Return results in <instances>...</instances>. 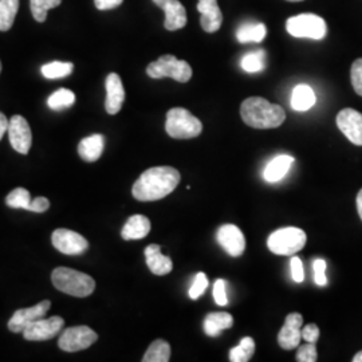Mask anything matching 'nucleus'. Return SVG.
Here are the masks:
<instances>
[{"label": "nucleus", "mask_w": 362, "mask_h": 362, "mask_svg": "<svg viewBox=\"0 0 362 362\" xmlns=\"http://www.w3.org/2000/svg\"><path fill=\"white\" fill-rule=\"evenodd\" d=\"M180 182V172L172 167L145 170L134 182L132 194L139 202H156L172 194Z\"/></svg>", "instance_id": "nucleus-1"}, {"label": "nucleus", "mask_w": 362, "mask_h": 362, "mask_svg": "<svg viewBox=\"0 0 362 362\" xmlns=\"http://www.w3.org/2000/svg\"><path fill=\"white\" fill-rule=\"evenodd\" d=\"M240 116L248 127L255 129H274L286 119L284 107L272 104L262 97H250L240 106Z\"/></svg>", "instance_id": "nucleus-2"}, {"label": "nucleus", "mask_w": 362, "mask_h": 362, "mask_svg": "<svg viewBox=\"0 0 362 362\" xmlns=\"http://www.w3.org/2000/svg\"><path fill=\"white\" fill-rule=\"evenodd\" d=\"M52 285L59 291L73 297H89L95 290V281L85 272L67 267H58L52 274Z\"/></svg>", "instance_id": "nucleus-3"}, {"label": "nucleus", "mask_w": 362, "mask_h": 362, "mask_svg": "<svg viewBox=\"0 0 362 362\" xmlns=\"http://www.w3.org/2000/svg\"><path fill=\"white\" fill-rule=\"evenodd\" d=\"M165 130L172 139L189 140L200 136L203 124L184 107H173L167 113Z\"/></svg>", "instance_id": "nucleus-4"}, {"label": "nucleus", "mask_w": 362, "mask_h": 362, "mask_svg": "<svg viewBox=\"0 0 362 362\" xmlns=\"http://www.w3.org/2000/svg\"><path fill=\"white\" fill-rule=\"evenodd\" d=\"M306 245V233L297 227L279 228L269 236L267 247L269 250L284 257H291L300 251Z\"/></svg>", "instance_id": "nucleus-5"}, {"label": "nucleus", "mask_w": 362, "mask_h": 362, "mask_svg": "<svg viewBox=\"0 0 362 362\" xmlns=\"http://www.w3.org/2000/svg\"><path fill=\"white\" fill-rule=\"evenodd\" d=\"M146 74L153 79L173 78L175 81L185 83L192 78V67L188 62L177 59L175 55H163L146 67Z\"/></svg>", "instance_id": "nucleus-6"}, {"label": "nucleus", "mask_w": 362, "mask_h": 362, "mask_svg": "<svg viewBox=\"0 0 362 362\" xmlns=\"http://www.w3.org/2000/svg\"><path fill=\"white\" fill-rule=\"evenodd\" d=\"M287 33L296 38H310L321 40L326 37L327 27L321 16L315 13H300L291 16L286 22Z\"/></svg>", "instance_id": "nucleus-7"}, {"label": "nucleus", "mask_w": 362, "mask_h": 362, "mask_svg": "<svg viewBox=\"0 0 362 362\" xmlns=\"http://www.w3.org/2000/svg\"><path fill=\"white\" fill-rule=\"evenodd\" d=\"M98 339V334L89 326H73L67 327L59 337L58 346L67 353H76L88 349Z\"/></svg>", "instance_id": "nucleus-8"}, {"label": "nucleus", "mask_w": 362, "mask_h": 362, "mask_svg": "<svg viewBox=\"0 0 362 362\" xmlns=\"http://www.w3.org/2000/svg\"><path fill=\"white\" fill-rule=\"evenodd\" d=\"M64 325V318L58 315L52 318H40L28 325L22 334L27 341H49L62 332Z\"/></svg>", "instance_id": "nucleus-9"}, {"label": "nucleus", "mask_w": 362, "mask_h": 362, "mask_svg": "<svg viewBox=\"0 0 362 362\" xmlns=\"http://www.w3.org/2000/svg\"><path fill=\"white\" fill-rule=\"evenodd\" d=\"M52 243L65 255H81L89 247L88 240L82 235L67 228L55 230L52 235Z\"/></svg>", "instance_id": "nucleus-10"}, {"label": "nucleus", "mask_w": 362, "mask_h": 362, "mask_svg": "<svg viewBox=\"0 0 362 362\" xmlns=\"http://www.w3.org/2000/svg\"><path fill=\"white\" fill-rule=\"evenodd\" d=\"M7 133L11 146L18 153L27 155L30 152L33 145V133L25 117L13 116L10 119Z\"/></svg>", "instance_id": "nucleus-11"}, {"label": "nucleus", "mask_w": 362, "mask_h": 362, "mask_svg": "<svg viewBox=\"0 0 362 362\" xmlns=\"http://www.w3.org/2000/svg\"><path fill=\"white\" fill-rule=\"evenodd\" d=\"M50 306H52V302L46 299V300L39 302L33 308L19 309L13 313L7 326L13 333H23V330L28 325L33 324L34 321L40 320V318H45L47 311L50 310Z\"/></svg>", "instance_id": "nucleus-12"}, {"label": "nucleus", "mask_w": 362, "mask_h": 362, "mask_svg": "<svg viewBox=\"0 0 362 362\" xmlns=\"http://www.w3.org/2000/svg\"><path fill=\"white\" fill-rule=\"evenodd\" d=\"M218 243L233 258L240 257L246 250V239L239 227L233 224L221 226L216 235Z\"/></svg>", "instance_id": "nucleus-13"}, {"label": "nucleus", "mask_w": 362, "mask_h": 362, "mask_svg": "<svg viewBox=\"0 0 362 362\" xmlns=\"http://www.w3.org/2000/svg\"><path fill=\"white\" fill-rule=\"evenodd\" d=\"M337 127L350 143L362 146V113L354 109H342L337 116Z\"/></svg>", "instance_id": "nucleus-14"}, {"label": "nucleus", "mask_w": 362, "mask_h": 362, "mask_svg": "<svg viewBox=\"0 0 362 362\" xmlns=\"http://www.w3.org/2000/svg\"><path fill=\"white\" fill-rule=\"evenodd\" d=\"M303 317L299 313H291L286 317L285 325L278 334V344L282 349L293 350L299 346L302 339Z\"/></svg>", "instance_id": "nucleus-15"}, {"label": "nucleus", "mask_w": 362, "mask_h": 362, "mask_svg": "<svg viewBox=\"0 0 362 362\" xmlns=\"http://www.w3.org/2000/svg\"><path fill=\"white\" fill-rule=\"evenodd\" d=\"M106 101L105 109L109 115H117L125 101V90L121 78L116 73H110L106 78Z\"/></svg>", "instance_id": "nucleus-16"}, {"label": "nucleus", "mask_w": 362, "mask_h": 362, "mask_svg": "<svg viewBox=\"0 0 362 362\" xmlns=\"http://www.w3.org/2000/svg\"><path fill=\"white\" fill-rule=\"evenodd\" d=\"M197 10L202 15L200 25L206 33H216L223 23V13L218 6V0H199Z\"/></svg>", "instance_id": "nucleus-17"}, {"label": "nucleus", "mask_w": 362, "mask_h": 362, "mask_svg": "<svg viewBox=\"0 0 362 362\" xmlns=\"http://www.w3.org/2000/svg\"><path fill=\"white\" fill-rule=\"evenodd\" d=\"M145 258L149 270L155 275H167L173 269L172 259L161 254V247L151 245L145 248Z\"/></svg>", "instance_id": "nucleus-18"}, {"label": "nucleus", "mask_w": 362, "mask_h": 362, "mask_svg": "<svg viewBox=\"0 0 362 362\" xmlns=\"http://www.w3.org/2000/svg\"><path fill=\"white\" fill-rule=\"evenodd\" d=\"M165 13L164 26L168 31L180 30L187 25V11L179 0H167L161 7Z\"/></svg>", "instance_id": "nucleus-19"}, {"label": "nucleus", "mask_w": 362, "mask_h": 362, "mask_svg": "<svg viewBox=\"0 0 362 362\" xmlns=\"http://www.w3.org/2000/svg\"><path fill=\"white\" fill-rule=\"evenodd\" d=\"M104 148V136L91 134L89 137H85L83 140H81V143L78 145V155L86 163H94L103 156Z\"/></svg>", "instance_id": "nucleus-20"}, {"label": "nucleus", "mask_w": 362, "mask_h": 362, "mask_svg": "<svg viewBox=\"0 0 362 362\" xmlns=\"http://www.w3.org/2000/svg\"><path fill=\"white\" fill-rule=\"evenodd\" d=\"M151 221L144 215L130 216L122 227L121 236L124 240H140L151 233Z\"/></svg>", "instance_id": "nucleus-21"}, {"label": "nucleus", "mask_w": 362, "mask_h": 362, "mask_svg": "<svg viewBox=\"0 0 362 362\" xmlns=\"http://www.w3.org/2000/svg\"><path fill=\"white\" fill-rule=\"evenodd\" d=\"M293 163H294V157L291 156L282 155L275 157L264 169V173H263L264 179L269 182H278L282 180L291 168Z\"/></svg>", "instance_id": "nucleus-22"}, {"label": "nucleus", "mask_w": 362, "mask_h": 362, "mask_svg": "<svg viewBox=\"0 0 362 362\" xmlns=\"http://www.w3.org/2000/svg\"><path fill=\"white\" fill-rule=\"evenodd\" d=\"M317 103L315 93L311 89L309 85L300 83L294 88L291 93V101L290 105L297 112H306L311 109Z\"/></svg>", "instance_id": "nucleus-23"}, {"label": "nucleus", "mask_w": 362, "mask_h": 362, "mask_svg": "<svg viewBox=\"0 0 362 362\" xmlns=\"http://www.w3.org/2000/svg\"><path fill=\"white\" fill-rule=\"evenodd\" d=\"M233 315L230 313H209L204 320V332L209 337L219 336L226 329H231Z\"/></svg>", "instance_id": "nucleus-24"}, {"label": "nucleus", "mask_w": 362, "mask_h": 362, "mask_svg": "<svg viewBox=\"0 0 362 362\" xmlns=\"http://www.w3.org/2000/svg\"><path fill=\"white\" fill-rule=\"evenodd\" d=\"M267 35V28L263 23H245L238 28L236 38L240 43L262 42Z\"/></svg>", "instance_id": "nucleus-25"}, {"label": "nucleus", "mask_w": 362, "mask_h": 362, "mask_svg": "<svg viewBox=\"0 0 362 362\" xmlns=\"http://www.w3.org/2000/svg\"><path fill=\"white\" fill-rule=\"evenodd\" d=\"M170 360V346L164 339H156L144 354L143 362H168Z\"/></svg>", "instance_id": "nucleus-26"}, {"label": "nucleus", "mask_w": 362, "mask_h": 362, "mask_svg": "<svg viewBox=\"0 0 362 362\" xmlns=\"http://www.w3.org/2000/svg\"><path fill=\"white\" fill-rule=\"evenodd\" d=\"M19 10V0H0V31H8Z\"/></svg>", "instance_id": "nucleus-27"}, {"label": "nucleus", "mask_w": 362, "mask_h": 362, "mask_svg": "<svg viewBox=\"0 0 362 362\" xmlns=\"http://www.w3.org/2000/svg\"><path fill=\"white\" fill-rule=\"evenodd\" d=\"M73 70H74V65L71 62L54 61L42 66L40 73L47 79H61V78L69 77L73 73Z\"/></svg>", "instance_id": "nucleus-28"}, {"label": "nucleus", "mask_w": 362, "mask_h": 362, "mask_svg": "<svg viewBox=\"0 0 362 362\" xmlns=\"http://www.w3.org/2000/svg\"><path fill=\"white\" fill-rule=\"evenodd\" d=\"M76 104V94L69 89H58L54 91L47 100V105L52 110H64Z\"/></svg>", "instance_id": "nucleus-29"}, {"label": "nucleus", "mask_w": 362, "mask_h": 362, "mask_svg": "<svg viewBox=\"0 0 362 362\" xmlns=\"http://www.w3.org/2000/svg\"><path fill=\"white\" fill-rule=\"evenodd\" d=\"M255 351V342L251 337H246L240 341L238 346H235L230 351V361L247 362L251 360L252 354Z\"/></svg>", "instance_id": "nucleus-30"}, {"label": "nucleus", "mask_w": 362, "mask_h": 362, "mask_svg": "<svg viewBox=\"0 0 362 362\" xmlns=\"http://www.w3.org/2000/svg\"><path fill=\"white\" fill-rule=\"evenodd\" d=\"M240 65L247 73H259L266 67V52L258 50V52H248L246 54Z\"/></svg>", "instance_id": "nucleus-31"}, {"label": "nucleus", "mask_w": 362, "mask_h": 362, "mask_svg": "<svg viewBox=\"0 0 362 362\" xmlns=\"http://www.w3.org/2000/svg\"><path fill=\"white\" fill-rule=\"evenodd\" d=\"M62 0H30V7L33 16L37 22H45L47 18L49 10L58 7Z\"/></svg>", "instance_id": "nucleus-32"}, {"label": "nucleus", "mask_w": 362, "mask_h": 362, "mask_svg": "<svg viewBox=\"0 0 362 362\" xmlns=\"http://www.w3.org/2000/svg\"><path fill=\"white\" fill-rule=\"evenodd\" d=\"M31 203V194L25 188H15L13 192H10L6 197V204L11 208H22L30 211Z\"/></svg>", "instance_id": "nucleus-33"}, {"label": "nucleus", "mask_w": 362, "mask_h": 362, "mask_svg": "<svg viewBox=\"0 0 362 362\" xmlns=\"http://www.w3.org/2000/svg\"><path fill=\"white\" fill-rule=\"evenodd\" d=\"M350 77H351L353 89L358 95L362 97V58L354 61V64L351 65Z\"/></svg>", "instance_id": "nucleus-34"}, {"label": "nucleus", "mask_w": 362, "mask_h": 362, "mask_svg": "<svg viewBox=\"0 0 362 362\" xmlns=\"http://www.w3.org/2000/svg\"><path fill=\"white\" fill-rule=\"evenodd\" d=\"M208 287V278L204 272H199L194 278V285L189 288L191 299H197Z\"/></svg>", "instance_id": "nucleus-35"}, {"label": "nucleus", "mask_w": 362, "mask_h": 362, "mask_svg": "<svg viewBox=\"0 0 362 362\" xmlns=\"http://www.w3.org/2000/svg\"><path fill=\"white\" fill-rule=\"evenodd\" d=\"M298 362H315L317 361V349L314 344H308L299 346L297 353Z\"/></svg>", "instance_id": "nucleus-36"}, {"label": "nucleus", "mask_w": 362, "mask_h": 362, "mask_svg": "<svg viewBox=\"0 0 362 362\" xmlns=\"http://www.w3.org/2000/svg\"><path fill=\"white\" fill-rule=\"evenodd\" d=\"M313 270H314V281L318 286H325L327 284L326 279V262L324 259H315L313 263Z\"/></svg>", "instance_id": "nucleus-37"}, {"label": "nucleus", "mask_w": 362, "mask_h": 362, "mask_svg": "<svg viewBox=\"0 0 362 362\" xmlns=\"http://www.w3.org/2000/svg\"><path fill=\"white\" fill-rule=\"evenodd\" d=\"M214 298L219 306H226L228 303V298L226 293V282L223 279H218L214 285Z\"/></svg>", "instance_id": "nucleus-38"}, {"label": "nucleus", "mask_w": 362, "mask_h": 362, "mask_svg": "<svg viewBox=\"0 0 362 362\" xmlns=\"http://www.w3.org/2000/svg\"><path fill=\"white\" fill-rule=\"evenodd\" d=\"M290 267H291V276L294 282L302 284L305 279V272H303V263L298 257H293L290 260Z\"/></svg>", "instance_id": "nucleus-39"}, {"label": "nucleus", "mask_w": 362, "mask_h": 362, "mask_svg": "<svg viewBox=\"0 0 362 362\" xmlns=\"http://www.w3.org/2000/svg\"><path fill=\"white\" fill-rule=\"evenodd\" d=\"M302 338L306 339L310 344H315L318 341V338H320V329H318V326L314 324L306 325L302 329Z\"/></svg>", "instance_id": "nucleus-40"}, {"label": "nucleus", "mask_w": 362, "mask_h": 362, "mask_svg": "<svg viewBox=\"0 0 362 362\" xmlns=\"http://www.w3.org/2000/svg\"><path fill=\"white\" fill-rule=\"evenodd\" d=\"M49 208H50L49 199L40 196V197H37V199H33V203L30 206V211L31 212H37V214H42V212H46Z\"/></svg>", "instance_id": "nucleus-41"}, {"label": "nucleus", "mask_w": 362, "mask_h": 362, "mask_svg": "<svg viewBox=\"0 0 362 362\" xmlns=\"http://www.w3.org/2000/svg\"><path fill=\"white\" fill-rule=\"evenodd\" d=\"M122 1L124 0H94V4L100 11H107V10L117 8L118 6L122 4Z\"/></svg>", "instance_id": "nucleus-42"}, {"label": "nucleus", "mask_w": 362, "mask_h": 362, "mask_svg": "<svg viewBox=\"0 0 362 362\" xmlns=\"http://www.w3.org/2000/svg\"><path fill=\"white\" fill-rule=\"evenodd\" d=\"M8 124H10V121L7 119V117L0 112V140L3 139L4 133L8 129Z\"/></svg>", "instance_id": "nucleus-43"}, {"label": "nucleus", "mask_w": 362, "mask_h": 362, "mask_svg": "<svg viewBox=\"0 0 362 362\" xmlns=\"http://www.w3.org/2000/svg\"><path fill=\"white\" fill-rule=\"evenodd\" d=\"M357 211H358V215H360V218L362 220V189L357 194Z\"/></svg>", "instance_id": "nucleus-44"}, {"label": "nucleus", "mask_w": 362, "mask_h": 362, "mask_svg": "<svg viewBox=\"0 0 362 362\" xmlns=\"http://www.w3.org/2000/svg\"><path fill=\"white\" fill-rule=\"evenodd\" d=\"M353 362H362V350L353 357Z\"/></svg>", "instance_id": "nucleus-45"}, {"label": "nucleus", "mask_w": 362, "mask_h": 362, "mask_svg": "<svg viewBox=\"0 0 362 362\" xmlns=\"http://www.w3.org/2000/svg\"><path fill=\"white\" fill-rule=\"evenodd\" d=\"M165 1H167V0H153V3H155L156 6H158L160 8L164 6Z\"/></svg>", "instance_id": "nucleus-46"}, {"label": "nucleus", "mask_w": 362, "mask_h": 362, "mask_svg": "<svg viewBox=\"0 0 362 362\" xmlns=\"http://www.w3.org/2000/svg\"><path fill=\"white\" fill-rule=\"evenodd\" d=\"M287 1H302V0H287Z\"/></svg>", "instance_id": "nucleus-47"}, {"label": "nucleus", "mask_w": 362, "mask_h": 362, "mask_svg": "<svg viewBox=\"0 0 362 362\" xmlns=\"http://www.w3.org/2000/svg\"><path fill=\"white\" fill-rule=\"evenodd\" d=\"M0 73H1V62H0Z\"/></svg>", "instance_id": "nucleus-48"}]
</instances>
